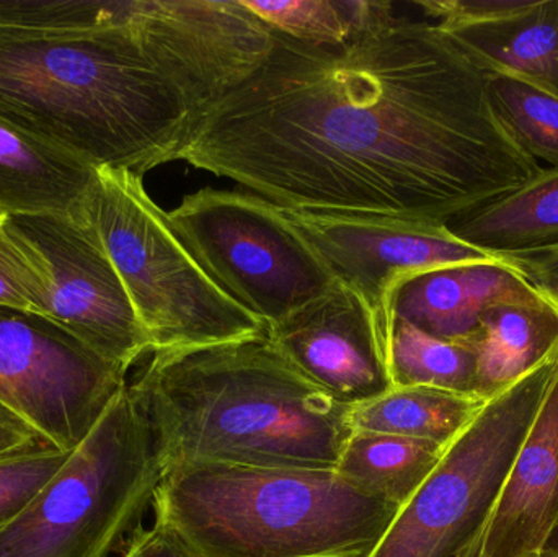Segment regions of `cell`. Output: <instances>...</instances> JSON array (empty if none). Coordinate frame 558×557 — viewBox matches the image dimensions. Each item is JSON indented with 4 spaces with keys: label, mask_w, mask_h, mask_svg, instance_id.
Masks as SVG:
<instances>
[{
    "label": "cell",
    "mask_w": 558,
    "mask_h": 557,
    "mask_svg": "<svg viewBox=\"0 0 558 557\" xmlns=\"http://www.w3.org/2000/svg\"><path fill=\"white\" fill-rule=\"evenodd\" d=\"M87 218L130 294L153 353L267 332L190 255L167 211L144 189L143 177L97 169Z\"/></svg>",
    "instance_id": "6"
},
{
    "label": "cell",
    "mask_w": 558,
    "mask_h": 557,
    "mask_svg": "<svg viewBox=\"0 0 558 557\" xmlns=\"http://www.w3.org/2000/svg\"><path fill=\"white\" fill-rule=\"evenodd\" d=\"M167 216L206 275L265 327L277 326L337 287L281 206L254 193L202 189Z\"/></svg>",
    "instance_id": "7"
},
{
    "label": "cell",
    "mask_w": 558,
    "mask_h": 557,
    "mask_svg": "<svg viewBox=\"0 0 558 557\" xmlns=\"http://www.w3.org/2000/svg\"><path fill=\"white\" fill-rule=\"evenodd\" d=\"M446 450L433 441L353 431L335 471L363 493L402 509L438 468Z\"/></svg>",
    "instance_id": "19"
},
{
    "label": "cell",
    "mask_w": 558,
    "mask_h": 557,
    "mask_svg": "<svg viewBox=\"0 0 558 557\" xmlns=\"http://www.w3.org/2000/svg\"><path fill=\"white\" fill-rule=\"evenodd\" d=\"M166 473L126 386L64 468L0 529V557H117L143 529Z\"/></svg>",
    "instance_id": "5"
},
{
    "label": "cell",
    "mask_w": 558,
    "mask_h": 557,
    "mask_svg": "<svg viewBox=\"0 0 558 557\" xmlns=\"http://www.w3.org/2000/svg\"><path fill=\"white\" fill-rule=\"evenodd\" d=\"M0 120L143 177L173 160L196 113L141 48L124 0H0Z\"/></svg>",
    "instance_id": "2"
},
{
    "label": "cell",
    "mask_w": 558,
    "mask_h": 557,
    "mask_svg": "<svg viewBox=\"0 0 558 557\" xmlns=\"http://www.w3.org/2000/svg\"><path fill=\"white\" fill-rule=\"evenodd\" d=\"M117 557H195L162 526L141 529Z\"/></svg>",
    "instance_id": "28"
},
{
    "label": "cell",
    "mask_w": 558,
    "mask_h": 557,
    "mask_svg": "<svg viewBox=\"0 0 558 557\" xmlns=\"http://www.w3.org/2000/svg\"><path fill=\"white\" fill-rule=\"evenodd\" d=\"M558 372V356L488 399L367 557H458L490 519Z\"/></svg>",
    "instance_id": "8"
},
{
    "label": "cell",
    "mask_w": 558,
    "mask_h": 557,
    "mask_svg": "<svg viewBox=\"0 0 558 557\" xmlns=\"http://www.w3.org/2000/svg\"><path fill=\"white\" fill-rule=\"evenodd\" d=\"M558 526V372L477 538L458 557H534Z\"/></svg>",
    "instance_id": "13"
},
{
    "label": "cell",
    "mask_w": 558,
    "mask_h": 557,
    "mask_svg": "<svg viewBox=\"0 0 558 557\" xmlns=\"http://www.w3.org/2000/svg\"><path fill=\"white\" fill-rule=\"evenodd\" d=\"M97 169L0 120V215L87 221Z\"/></svg>",
    "instance_id": "15"
},
{
    "label": "cell",
    "mask_w": 558,
    "mask_h": 557,
    "mask_svg": "<svg viewBox=\"0 0 558 557\" xmlns=\"http://www.w3.org/2000/svg\"><path fill=\"white\" fill-rule=\"evenodd\" d=\"M173 160L286 209L439 222L543 170L498 121L487 72L438 23L407 19L335 48L275 32Z\"/></svg>",
    "instance_id": "1"
},
{
    "label": "cell",
    "mask_w": 558,
    "mask_h": 557,
    "mask_svg": "<svg viewBox=\"0 0 558 557\" xmlns=\"http://www.w3.org/2000/svg\"><path fill=\"white\" fill-rule=\"evenodd\" d=\"M534 557H558V526L556 530H554L553 535H550V538L547 540L546 545H544V548L541 549L539 555Z\"/></svg>",
    "instance_id": "30"
},
{
    "label": "cell",
    "mask_w": 558,
    "mask_h": 557,
    "mask_svg": "<svg viewBox=\"0 0 558 557\" xmlns=\"http://www.w3.org/2000/svg\"><path fill=\"white\" fill-rule=\"evenodd\" d=\"M441 28L487 74L517 78L558 98V0H533L495 22Z\"/></svg>",
    "instance_id": "16"
},
{
    "label": "cell",
    "mask_w": 558,
    "mask_h": 557,
    "mask_svg": "<svg viewBox=\"0 0 558 557\" xmlns=\"http://www.w3.org/2000/svg\"><path fill=\"white\" fill-rule=\"evenodd\" d=\"M387 363L393 388H433L477 396V356L471 343L438 339L412 324L392 319Z\"/></svg>",
    "instance_id": "22"
},
{
    "label": "cell",
    "mask_w": 558,
    "mask_h": 557,
    "mask_svg": "<svg viewBox=\"0 0 558 557\" xmlns=\"http://www.w3.org/2000/svg\"><path fill=\"white\" fill-rule=\"evenodd\" d=\"M462 241L492 255L558 245V169L446 222Z\"/></svg>",
    "instance_id": "18"
},
{
    "label": "cell",
    "mask_w": 558,
    "mask_h": 557,
    "mask_svg": "<svg viewBox=\"0 0 558 557\" xmlns=\"http://www.w3.org/2000/svg\"><path fill=\"white\" fill-rule=\"evenodd\" d=\"M487 401L433 388H393L351 409V431L399 435L449 447Z\"/></svg>",
    "instance_id": "20"
},
{
    "label": "cell",
    "mask_w": 558,
    "mask_h": 557,
    "mask_svg": "<svg viewBox=\"0 0 558 557\" xmlns=\"http://www.w3.org/2000/svg\"><path fill=\"white\" fill-rule=\"evenodd\" d=\"M153 510L195 557H367L400 509L335 470L192 464L167 471Z\"/></svg>",
    "instance_id": "4"
},
{
    "label": "cell",
    "mask_w": 558,
    "mask_h": 557,
    "mask_svg": "<svg viewBox=\"0 0 558 557\" xmlns=\"http://www.w3.org/2000/svg\"><path fill=\"white\" fill-rule=\"evenodd\" d=\"M282 211L337 283L366 303L386 346L392 326L390 296L400 281L432 268L497 258L459 239L446 222L360 213Z\"/></svg>",
    "instance_id": "10"
},
{
    "label": "cell",
    "mask_w": 558,
    "mask_h": 557,
    "mask_svg": "<svg viewBox=\"0 0 558 557\" xmlns=\"http://www.w3.org/2000/svg\"><path fill=\"white\" fill-rule=\"evenodd\" d=\"M488 97L498 121L531 159L558 169V98L505 75L488 74Z\"/></svg>",
    "instance_id": "23"
},
{
    "label": "cell",
    "mask_w": 558,
    "mask_h": 557,
    "mask_svg": "<svg viewBox=\"0 0 558 557\" xmlns=\"http://www.w3.org/2000/svg\"><path fill=\"white\" fill-rule=\"evenodd\" d=\"M48 275L41 255L0 215V306L46 314Z\"/></svg>",
    "instance_id": "24"
},
{
    "label": "cell",
    "mask_w": 558,
    "mask_h": 557,
    "mask_svg": "<svg viewBox=\"0 0 558 557\" xmlns=\"http://www.w3.org/2000/svg\"><path fill=\"white\" fill-rule=\"evenodd\" d=\"M128 391L166 470L192 464L335 470L351 409L305 379L267 332L153 353Z\"/></svg>",
    "instance_id": "3"
},
{
    "label": "cell",
    "mask_w": 558,
    "mask_h": 557,
    "mask_svg": "<svg viewBox=\"0 0 558 557\" xmlns=\"http://www.w3.org/2000/svg\"><path fill=\"white\" fill-rule=\"evenodd\" d=\"M533 0H418L429 19L441 26L477 25L507 19L530 7Z\"/></svg>",
    "instance_id": "26"
},
{
    "label": "cell",
    "mask_w": 558,
    "mask_h": 557,
    "mask_svg": "<svg viewBox=\"0 0 558 557\" xmlns=\"http://www.w3.org/2000/svg\"><path fill=\"white\" fill-rule=\"evenodd\" d=\"M126 376L49 317L0 306V408L45 444L77 450Z\"/></svg>",
    "instance_id": "9"
},
{
    "label": "cell",
    "mask_w": 558,
    "mask_h": 557,
    "mask_svg": "<svg viewBox=\"0 0 558 557\" xmlns=\"http://www.w3.org/2000/svg\"><path fill=\"white\" fill-rule=\"evenodd\" d=\"M0 414L10 415L9 412H7L5 409H2V408H0ZM10 417H12V415H10ZM13 419H15V417H13Z\"/></svg>",
    "instance_id": "31"
},
{
    "label": "cell",
    "mask_w": 558,
    "mask_h": 557,
    "mask_svg": "<svg viewBox=\"0 0 558 557\" xmlns=\"http://www.w3.org/2000/svg\"><path fill=\"white\" fill-rule=\"evenodd\" d=\"M9 222L41 255L48 275L46 317L124 372L153 353L130 294L88 218L9 216Z\"/></svg>",
    "instance_id": "11"
},
{
    "label": "cell",
    "mask_w": 558,
    "mask_h": 557,
    "mask_svg": "<svg viewBox=\"0 0 558 557\" xmlns=\"http://www.w3.org/2000/svg\"><path fill=\"white\" fill-rule=\"evenodd\" d=\"M541 298L513 267L497 257L407 277L392 291L390 314L429 336L469 343L481 332L488 307Z\"/></svg>",
    "instance_id": "14"
},
{
    "label": "cell",
    "mask_w": 558,
    "mask_h": 557,
    "mask_svg": "<svg viewBox=\"0 0 558 557\" xmlns=\"http://www.w3.org/2000/svg\"><path fill=\"white\" fill-rule=\"evenodd\" d=\"M498 257L513 267L541 296L558 310V245Z\"/></svg>",
    "instance_id": "27"
},
{
    "label": "cell",
    "mask_w": 558,
    "mask_h": 557,
    "mask_svg": "<svg viewBox=\"0 0 558 557\" xmlns=\"http://www.w3.org/2000/svg\"><path fill=\"white\" fill-rule=\"evenodd\" d=\"M72 453L51 445H39L0 457V529L41 493Z\"/></svg>",
    "instance_id": "25"
},
{
    "label": "cell",
    "mask_w": 558,
    "mask_h": 557,
    "mask_svg": "<svg viewBox=\"0 0 558 557\" xmlns=\"http://www.w3.org/2000/svg\"><path fill=\"white\" fill-rule=\"evenodd\" d=\"M275 32L304 45L335 48L397 19L386 0H242Z\"/></svg>",
    "instance_id": "21"
},
{
    "label": "cell",
    "mask_w": 558,
    "mask_h": 557,
    "mask_svg": "<svg viewBox=\"0 0 558 557\" xmlns=\"http://www.w3.org/2000/svg\"><path fill=\"white\" fill-rule=\"evenodd\" d=\"M48 445L29 431L25 424L10 417L7 414H0V457L3 455L15 453L20 450Z\"/></svg>",
    "instance_id": "29"
},
{
    "label": "cell",
    "mask_w": 558,
    "mask_h": 557,
    "mask_svg": "<svg viewBox=\"0 0 558 557\" xmlns=\"http://www.w3.org/2000/svg\"><path fill=\"white\" fill-rule=\"evenodd\" d=\"M469 343L477 356L475 395L488 401L558 356V310L546 298L495 304Z\"/></svg>",
    "instance_id": "17"
},
{
    "label": "cell",
    "mask_w": 558,
    "mask_h": 557,
    "mask_svg": "<svg viewBox=\"0 0 558 557\" xmlns=\"http://www.w3.org/2000/svg\"><path fill=\"white\" fill-rule=\"evenodd\" d=\"M267 336L305 379L344 408H356L393 389L387 346L376 319L343 284L267 327Z\"/></svg>",
    "instance_id": "12"
}]
</instances>
